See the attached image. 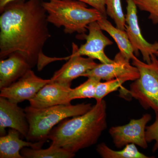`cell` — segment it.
Instances as JSON below:
<instances>
[{
    "instance_id": "6da1fadb",
    "label": "cell",
    "mask_w": 158,
    "mask_h": 158,
    "mask_svg": "<svg viewBox=\"0 0 158 158\" xmlns=\"http://www.w3.org/2000/svg\"><path fill=\"white\" fill-rule=\"evenodd\" d=\"M43 0L14 1L5 7L0 16V58L17 53L31 67L41 71L49 63L63 60L43 52L51 35Z\"/></svg>"
},
{
    "instance_id": "7a4b0ae2",
    "label": "cell",
    "mask_w": 158,
    "mask_h": 158,
    "mask_svg": "<svg viewBox=\"0 0 158 158\" xmlns=\"http://www.w3.org/2000/svg\"><path fill=\"white\" fill-rule=\"evenodd\" d=\"M106 103L104 100L87 113L62 120L49 134L52 144L73 153L96 144L106 129Z\"/></svg>"
},
{
    "instance_id": "3957f363",
    "label": "cell",
    "mask_w": 158,
    "mask_h": 158,
    "mask_svg": "<svg viewBox=\"0 0 158 158\" xmlns=\"http://www.w3.org/2000/svg\"><path fill=\"white\" fill-rule=\"evenodd\" d=\"M43 6L48 23L57 28L63 27L65 34L84 35L89 24L104 17L96 9L88 8L77 0H47L43 1Z\"/></svg>"
},
{
    "instance_id": "277c9868",
    "label": "cell",
    "mask_w": 158,
    "mask_h": 158,
    "mask_svg": "<svg viewBox=\"0 0 158 158\" xmlns=\"http://www.w3.org/2000/svg\"><path fill=\"white\" fill-rule=\"evenodd\" d=\"M92 107L90 103L60 105L43 109L26 107L25 111L28 122L27 141L43 145L48 140L49 134L55 126L66 118L80 116Z\"/></svg>"
},
{
    "instance_id": "5b68a950",
    "label": "cell",
    "mask_w": 158,
    "mask_h": 158,
    "mask_svg": "<svg viewBox=\"0 0 158 158\" xmlns=\"http://www.w3.org/2000/svg\"><path fill=\"white\" fill-rule=\"evenodd\" d=\"M131 60L139 77L130 85L127 93L144 109H152L158 114V58L153 54L150 63L142 62L135 56Z\"/></svg>"
},
{
    "instance_id": "8992f818",
    "label": "cell",
    "mask_w": 158,
    "mask_h": 158,
    "mask_svg": "<svg viewBox=\"0 0 158 158\" xmlns=\"http://www.w3.org/2000/svg\"><path fill=\"white\" fill-rule=\"evenodd\" d=\"M87 29L88 34L81 35L86 40V42L80 48L73 43L71 55L86 56L97 59L102 63L113 62V60L110 59L105 52L107 46L113 44V41L103 34L97 21L90 23Z\"/></svg>"
},
{
    "instance_id": "52a82bcc",
    "label": "cell",
    "mask_w": 158,
    "mask_h": 158,
    "mask_svg": "<svg viewBox=\"0 0 158 158\" xmlns=\"http://www.w3.org/2000/svg\"><path fill=\"white\" fill-rule=\"evenodd\" d=\"M152 119L151 115L145 114L141 118L131 119L127 124L110 128L109 133L117 148L134 144L144 149L148 148L146 139V125Z\"/></svg>"
},
{
    "instance_id": "ba28073f",
    "label": "cell",
    "mask_w": 158,
    "mask_h": 158,
    "mask_svg": "<svg viewBox=\"0 0 158 158\" xmlns=\"http://www.w3.org/2000/svg\"><path fill=\"white\" fill-rule=\"evenodd\" d=\"M127 2L126 32L136 56H138L140 52L144 62L150 63L151 56L158 51V42L150 43L144 39L138 23L137 6L133 0H127Z\"/></svg>"
},
{
    "instance_id": "9c48e42d",
    "label": "cell",
    "mask_w": 158,
    "mask_h": 158,
    "mask_svg": "<svg viewBox=\"0 0 158 158\" xmlns=\"http://www.w3.org/2000/svg\"><path fill=\"white\" fill-rule=\"evenodd\" d=\"M52 82L51 79H43L37 77L31 69L11 85L0 89V97L17 104L29 101L44 85Z\"/></svg>"
},
{
    "instance_id": "30bf717a",
    "label": "cell",
    "mask_w": 158,
    "mask_h": 158,
    "mask_svg": "<svg viewBox=\"0 0 158 158\" xmlns=\"http://www.w3.org/2000/svg\"><path fill=\"white\" fill-rule=\"evenodd\" d=\"M82 77H96L106 81L119 78L135 81L139 77V73L138 69L131 65L130 60L119 52L116 54L113 62L98 64Z\"/></svg>"
},
{
    "instance_id": "8fae6325",
    "label": "cell",
    "mask_w": 158,
    "mask_h": 158,
    "mask_svg": "<svg viewBox=\"0 0 158 158\" xmlns=\"http://www.w3.org/2000/svg\"><path fill=\"white\" fill-rule=\"evenodd\" d=\"M14 129L26 138L29 125L25 109L2 97H0V135H6V128Z\"/></svg>"
},
{
    "instance_id": "7c38bea8",
    "label": "cell",
    "mask_w": 158,
    "mask_h": 158,
    "mask_svg": "<svg viewBox=\"0 0 158 158\" xmlns=\"http://www.w3.org/2000/svg\"><path fill=\"white\" fill-rule=\"evenodd\" d=\"M70 86L51 82L42 87L34 98L29 100L30 106L43 109L60 105L71 104Z\"/></svg>"
},
{
    "instance_id": "4fadbf2b",
    "label": "cell",
    "mask_w": 158,
    "mask_h": 158,
    "mask_svg": "<svg viewBox=\"0 0 158 158\" xmlns=\"http://www.w3.org/2000/svg\"><path fill=\"white\" fill-rule=\"evenodd\" d=\"M83 56L71 55L68 61L54 73L50 79L52 82L70 86L74 79L94 68L98 63L94 59Z\"/></svg>"
},
{
    "instance_id": "5bb4252c",
    "label": "cell",
    "mask_w": 158,
    "mask_h": 158,
    "mask_svg": "<svg viewBox=\"0 0 158 158\" xmlns=\"http://www.w3.org/2000/svg\"><path fill=\"white\" fill-rule=\"evenodd\" d=\"M8 57L0 61V89L16 81L32 68L19 54L15 53Z\"/></svg>"
},
{
    "instance_id": "9a60e30c",
    "label": "cell",
    "mask_w": 158,
    "mask_h": 158,
    "mask_svg": "<svg viewBox=\"0 0 158 158\" xmlns=\"http://www.w3.org/2000/svg\"><path fill=\"white\" fill-rule=\"evenodd\" d=\"M20 133L14 129L10 128L8 134L0 137V158H23L21 151L26 147L38 149L42 144L31 141H23L20 138Z\"/></svg>"
},
{
    "instance_id": "2e32d148",
    "label": "cell",
    "mask_w": 158,
    "mask_h": 158,
    "mask_svg": "<svg viewBox=\"0 0 158 158\" xmlns=\"http://www.w3.org/2000/svg\"><path fill=\"white\" fill-rule=\"evenodd\" d=\"M102 31L106 32L115 40L119 52L129 60L135 56V52L126 32L113 26L107 18L103 17L98 21Z\"/></svg>"
},
{
    "instance_id": "e0dca14e",
    "label": "cell",
    "mask_w": 158,
    "mask_h": 158,
    "mask_svg": "<svg viewBox=\"0 0 158 158\" xmlns=\"http://www.w3.org/2000/svg\"><path fill=\"white\" fill-rule=\"evenodd\" d=\"M23 158H72L75 154L53 144L46 149L26 147L20 152Z\"/></svg>"
},
{
    "instance_id": "ac0fdd59",
    "label": "cell",
    "mask_w": 158,
    "mask_h": 158,
    "mask_svg": "<svg viewBox=\"0 0 158 158\" xmlns=\"http://www.w3.org/2000/svg\"><path fill=\"white\" fill-rule=\"evenodd\" d=\"M98 154L103 158H149L139 152L136 145L128 144L121 150L115 151L111 149L105 143L98 144L96 148Z\"/></svg>"
},
{
    "instance_id": "d6986e66",
    "label": "cell",
    "mask_w": 158,
    "mask_h": 158,
    "mask_svg": "<svg viewBox=\"0 0 158 158\" xmlns=\"http://www.w3.org/2000/svg\"><path fill=\"white\" fill-rule=\"evenodd\" d=\"M100 79L96 77L88 78V80L77 88L72 89L69 94L71 100L81 98H94L97 86Z\"/></svg>"
},
{
    "instance_id": "ffe728a7",
    "label": "cell",
    "mask_w": 158,
    "mask_h": 158,
    "mask_svg": "<svg viewBox=\"0 0 158 158\" xmlns=\"http://www.w3.org/2000/svg\"><path fill=\"white\" fill-rule=\"evenodd\" d=\"M106 5L107 15L114 21L116 27L125 31L126 17L121 0H106Z\"/></svg>"
},
{
    "instance_id": "44dd1931",
    "label": "cell",
    "mask_w": 158,
    "mask_h": 158,
    "mask_svg": "<svg viewBox=\"0 0 158 158\" xmlns=\"http://www.w3.org/2000/svg\"><path fill=\"white\" fill-rule=\"evenodd\" d=\"M124 78H116L106 81V82H99L97 86L96 92L94 98L96 102L101 101L109 94L116 91L119 88H121L123 84L127 81Z\"/></svg>"
},
{
    "instance_id": "7402d4cb",
    "label": "cell",
    "mask_w": 158,
    "mask_h": 158,
    "mask_svg": "<svg viewBox=\"0 0 158 158\" xmlns=\"http://www.w3.org/2000/svg\"><path fill=\"white\" fill-rule=\"evenodd\" d=\"M141 11L149 13L148 19L154 24H158V0H133Z\"/></svg>"
},
{
    "instance_id": "603a6c76",
    "label": "cell",
    "mask_w": 158,
    "mask_h": 158,
    "mask_svg": "<svg viewBox=\"0 0 158 158\" xmlns=\"http://www.w3.org/2000/svg\"><path fill=\"white\" fill-rule=\"evenodd\" d=\"M156 120L151 125L146 127V139L148 143L155 141L152 148V152H155L158 150V114H156Z\"/></svg>"
},
{
    "instance_id": "cb8c5ba5",
    "label": "cell",
    "mask_w": 158,
    "mask_h": 158,
    "mask_svg": "<svg viewBox=\"0 0 158 158\" xmlns=\"http://www.w3.org/2000/svg\"><path fill=\"white\" fill-rule=\"evenodd\" d=\"M91 6L94 9L99 11L102 15L107 18L106 0H77Z\"/></svg>"
},
{
    "instance_id": "d4e9b609",
    "label": "cell",
    "mask_w": 158,
    "mask_h": 158,
    "mask_svg": "<svg viewBox=\"0 0 158 158\" xmlns=\"http://www.w3.org/2000/svg\"><path fill=\"white\" fill-rule=\"evenodd\" d=\"M19 1V0H0V11L2 12L5 7L8 4L14 1Z\"/></svg>"
},
{
    "instance_id": "484cf974",
    "label": "cell",
    "mask_w": 158,
    "mask_h": 158,
    "mask_svg": "<svg viewBox=\"0 0 158 158\" xmlns=\"http://www.w3.org/2000/svg\"><path fill=\"white\" fill-rule=\"evenodd\" d=\"M156 56L157 57V58H158V51L156 52L155 53Z\"/></svg>"
}]
</instances>
